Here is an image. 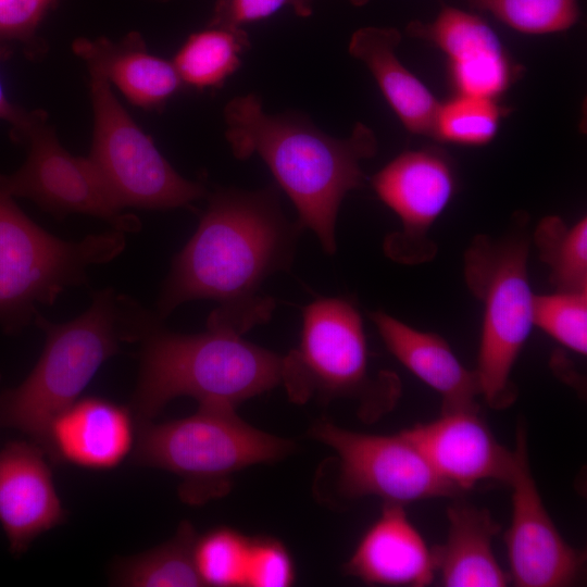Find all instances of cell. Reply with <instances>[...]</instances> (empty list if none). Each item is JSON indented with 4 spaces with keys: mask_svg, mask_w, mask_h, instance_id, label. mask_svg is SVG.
<instances>
[{
    "mask_svg": "<svg viewBox=\"0 0 587 587\" xmlns=\"http://www.w3.org/2000/svg\"><path fill=\"white\" fill-rule=\"evenodd\" d=\"M370 317L392 355L441 396V412L479 409L476 372L458 360L444 338L415 329L382 311L370 313Z\"/></svg>",
    "mask_w": 587,
    "mask_h": 587,
    "instance_id": "cell-18",
    "label": "cell"
},
{
    "mask_svg": "<svg viewBox=\"0 0 587 587\" xmlns=\"http://www.w3.org/2000/svg\"><path fill=\"white\" fill-rule=\"evenodd\" d=\"M449 73L459 95L496 100L513 82L516 71L503 50L469 62L449 64Z\"/></svg>",
    "mask_w": 587,
    "mask_h": 587,
    "instance_id": "cell-30",
    "label": "cell"
},
{
    "mask_svg": "<svg viewBox=\"0 0 587 587\" xmlns=\"http://www.w3.org/2000/svg\"><path fill=\"white\" fill-rule=\"evenodd\" d=\"M58 0H0V50L20 43L30 52L36 32Z\"/></svg>",
    "mask_w": 587,
    "mask_h": 587,
    "instance_id": "cell-32",
    "label": "cell"
},
{
    "mask_svg": "<svg viewBox=\"0 0 587 587\" xmlns=\"http://www.w3.org/2000/svg\"><path fill=\"white\" fill-rule=\"evenodd\" d=\"M250 538L226 526L197 536L193 560L203 586H246Z\"/></svg>",
    "mask_w": 587,
    "mask_h": 587,
    "instance_id": "cell-26",
    "label": "cell"
},
{
    "mask_svg": "<svg viewBox=\"0 0 587 587\" xmlns=\"http://www.w3.org/2000/svg\"><path fill=\"white\" fill-rule=\"evenodd\" d=\"M354 5L365 4L369 0H350Z\"/></svg>",
    "mask_w": 587,
    "mask_h": 587,
    "instance_id": "cell-35",
    "label": "cell"
},
{
    "mask_svg": "<svg viewBox=\"0 0 587 587\" xmlns=\"http://www.w3.org/2000/svg\"><path fill=\"white\" fill-rule=\"evenodd\" d=\"M503 114L494 99L459 95L440 104L434 137L458 145H485L496 136Z\"/></svg>",
    "mask_w": 587,
    "mask_h": 587,
    "instance_id": "cell-28",
    "label": "cell"
},
{
    "mask_svg": "<svg viewBox=\"0 0 587 587\" xmlns=\"http://www.w3.org/2000/svg\"><path fill=\"white\" fill-rule=\"evenodd\" d=\"M525 233L522 222L499 239L477 235L464 255L466 284L484 305L475 372L480 396L495 410L516 398L510 375L534 326Z\"/></svg>",
    "mask_w": 587,
    "mask_h": 587,
    "instance_id": "cell-8",
    "label": "cell"
},
{
    "mask_svg": "<svg viewBox=\"0 0 587 587\" xmlns=\"http://www.w3.org/2000/svg\"><path fill=\"white\" fill-rule=\"evenodd\" d=\"M534 240L550 280L559 291H587V220L569 227L559 216H546Z\"/></svg>",
    "mask_w": 587,
    "mask_h": 587,
    "instance_id": "cell-25",
    "label": "cell"
},
{
    "mask_svg": "<svg viewBox=\"0 0 587 587\" xmlns=\"http://www.w3.org/2000/svg\"><path fill=\"white\" fill-rule=\"evenodd\" d=\"M407 32L439 48L449 64L503 51L497 34L483 17L454 7L444 5L432 22H411Z\"/></svg>",
    "mask_w": 587,
    "mask_h": 587,
    "instance_id": "cell-24",
    "label": "cell"
},
{
    "mask_svg": "<svg viewBox=\"0 0 587 587\" xmlns=\"http://www.w3.org/2000/svg\"><path fill=\"white\" fill-rule=\"evenodd\" d=\"M347 574L366 584L428 586L435 577L433 549L408 519L403 505L387 503L345 564Z\"/></svg>",
    "mask_w": 587,
    "mask_h": 587,
    "instance_id": "cell-17",
    "label": "cell"
},
{
    "mask_svg": "<svg viewBox=\"0 0 587 587\" xmlns=\"http://www.w3.org/2000/svg\"><path fill=\"white\" fill-rule=\"evenodd\" d=\"M401 433L462 494L484 480L508 484L514 471L515 451L497 441L478 410L441 412L438 419Z\"/></svg>",
    "mask_w": 587,
    "mask_h": 587,
    "instance_id": "cell-14",
    "label": "cell"
},
{
    "mask_svg": "<svg viewBox=\"0 0 587 587\" xmlns=\"http://www.w3.org/2000/svg\"><path fill=\"white\" fill-rule=\"evenodd\" d=\"M47 458L32 440H12L0 450V524L14 555L66 520Z\"/></svg>",
    "mask_w": 587,
    "mask_h": 587,
    "instance_id": "cell-15",
    "label": "cell"
},
{
    "mask_svg": "<svg viewBox=\"0 0 587 587\" xmlns=\"http://www.w3.org/2000/svg\"><path fill=\"white\" fill-rule=\"evenodd\" d=\"M367 364L359 310L347 299L320 297L302 310L299 344L283 357L282 384L296 403L357 399L362 417L374 421L395 405L400 382L390 372L371 378Z\"/></svg>",
    "mask_w": 587,
    "mask_h": 587,
    "instance_id": "cell-6",
    "label": "cell"
},
{
    "mask_svg": "<svg viewBox=\"0 0 587 587\" xmlns=\"http://www.w3.org/2000/svg\"><path fill=\"white\" fill-rule=\"evenodd\" d=\"M28 154L11 174H0V191L29 199L58 218L72 213L102 218L123 233L140 229V221L124 214L99 172L84 157H75L59 142L42 113L24 135Z\"/></svg>",
    "mask_w": 587,
    "mask_h": 587,
    "instance_id": "cell-11",
    "label": "cell"
},
{
    "mask_svg": "<svg viewBox=\"0 0 587 587\" xmlns=\"http://www.w3.org/2000/svg\"><path fill=\"white\" fill-rule=\"evenodd\" d=\"M197 533L183 521L174 536L139 554L118 559L111 569V583L122 587L203 586L193 560Z\"/></svg>",
    "mask_w": 587,
    "mask_h": 587,
    "instance_id": "cell-22",
    "label": "cell"
},
{
    "mask_svg": "<svg viewBox=\"0 0 587 587\" xmlns=\"http://www.w3.org/2000/svg\"><path fill=\"white\" fill-rule=\"evenodd\" d=\"M136 425L128 407L100 397L77 399L52 420L47 455L54 464L113 469L132 452Z\"/></svg>",
    "mask_w": 587,
    "mask_h": 587,
    "instance_id": "cell-16",
    "label": "cell"
},
{
    "mask_svg": "<svg viewBox=\"0 0 587 587\" xmlns=\"http://www.w3.org/2000/svg\"><path fill=\"white\" fill-rule=\"evenodd\" d=\"M525 34H550L571 28L580 14L577 0H464Z\"/></svg>",
    "mask_w": 587,
    "mask_h": 587,
    "instance_id": "cell-27",
    "label": "cell"
},
{
    "mask_svg": "<svg viewBox=\"0 0 587 587\" xmlns=\"http://www.w3.org/2000/svg\"><path fill=\"white\" fill-rule=\"evenodd\" d=\"M302 229L283 213L274 186L214 191L195 234L172 260L157 314L164 320L184 302L212 299L266 323L275 300L259 289L291 267Z\"/></svg>",
    "mask_w": 587,
    "mask_h": 587,
    "instance_id": "cell-1",
    "label": "cell"
},
{
    "mask_svg": "<svg viewBox=\"0 0 587 587\" xmlns=\"http://www.w3.org/2000/svg\"><path fill=\"white\" fill-rule=\"evenodd\" d=\"M372 186L402 225L386 237V255L404 264L434 258L436 246L427 234L455 189L449 160L435 149L405 151L373 176Z\"/></svg>",
    "mask_w": 587,
    "mask_h": 587,
    "instance_id": "cell-12",
    "label": "cell"
},
{
    "mask_svg": "<svg viewBox=\"0 0 587 587\" xmlns=\"http://www.w3.org/2000/svg\"><path fill=\"white\" fill-rule=\"evenodd\" d=\"M296 577L292 558L276 538H250L246 586L288 587Z\"/></svg>",
    "mask_w": 587,
    "mask_h": 587,
    "instance_id": "cell-31",
    "label": "cell"
},
{
    "mask_svg": "<svg viewBox=\"0 0 587 587\" xmlns=\"http://www.w3.org/2000/svg\"><path fill=\"white\" fill-rule=\"evenodd\" d=\"M140 342L129 407L137 424L152 421L180 396L199 405L236 409L282 384V355L224 328L207 325L202 333L185 335L161 322Z\"/></svg>",
    "mask_w": 587,
    "mask_h": 587,
    "instance_id": "cell-4",
    "label": "cell"
},
{
    "mask_svg": "<svg viewBox=\"0 0 587 587\" xmlns=\"http://www.w3.org/2000/svg\"><path fill=\"white\" fill-rule=\"evenodd\" d=\"M512 488V519L504 540L510 579L519 587H564L577 583L586 555L570 546L547 512L532 475L526 432L519 425Z\"/></svg>",
    "mask_w": 587,
    "mask_h": 587,
    "instance_id": "cell-13",
    "label": "cell"
},
{
    "mask_svg": "<svg viewBox=\"0 0 587 587\" xmlns=\"http://www.w3.org/2000/svg\"><path fill=\"white\" fill-rule=\"evenodd\" d=\"M89 73L93 132L88 158L120 207L168 210L208 195L203 185L174 170L116 99L110 82Z\"/></svg>",
    "mask_w": 587,
    "mask_h": 587,
    "instance_id": "cell-9",
    "label": "cell"
},
{
    "mask_svg": "<svg viewBox=\"0 0 587 587\" xmlns=\"http://www.w3.org/2000/svg\"><path fill=\"white\" fill-rule=\"evenodd\" d=\"M73 51L89 70L102 74L130 103L142 109H161L184 84L174 63L149 53L136 33L117 43L104 38H78Z\"/></svg>",
    "mask_w": 587,
    "mask_h": 587,
    "instance_id": "cell-19",
    "label": "cell"
},
{
    "mask_svg": "<svg viewBox=\"0 0 587 587\" xmlns=\"http://www.w3.org/2000/svg\"><path fill=\"white\" fill-rule=\"evenodd\" d=\"M225 137L233 154H258L323 250H337L336 222L346 195L363 185L360 163L377 152L374 132L358 123L347 138L332 137L295 114H268L261 99L248 93L224 109Z\"/></svg>",
    "mask_w": 587,
    "mask_h": 587,
    "instance_id": "cell-2",
    "label": "cell"
},
{
    "mask_svg": "<svg viewBox=\"0 0 587 587\" xmlns=\"http://www.w3.org/2000/svg\"><path fill=\"white\" fill-rule=\"evenodd\" d=\"M444 545L433 548L436 572L448 587H503L511 582L492 550L500 530L488 510L455 501L447 509Z\"/></svg>",
    "mask_w": 587,
    "mask_h": 587,
    "instance_id": "cell-21",
    "label": "cell"
},
{
    "mask_svg": "<svg viewBox=\"0 0 587 587\" xmlns=\"http://www.w3.org/2000/svg\"><path fill=\"white\" fill-rule=\"evenodd\" d=\"M310 435L337 453V487L348 499L375 496L387 503L404 505L462 494L433 470L401 432L364 434L320 421L311 427Z\"/></svg>",
    "mask_w": 587,
    "mask_h": 587,
    "instance_id": "cell-10",
    "label": "cell"
},
{
    "mask_svg": "<svg viewBox=\"0 0 587 587\" xmlns=\"http://www.w3.org/2000/svg\"><path fill=\"white\" fill-rule=\"evenodd\" d=\"M292 449L291 441L247 424L235 409L199 405L187 417L137 424L130 460L174 473L180 500L202 505L227 495L235 473L284 459Z\"/></svg>",
    "mask_w": 587,
    "mask_h": 587,
    "instance_id": "cell-5",
    "label": "cell"
},
{
    "mask_svg": "<svg viewBox=\"0 0 587 587\" xmlns=\"http://www.w3.org/2000/svg\"><path fill=\"white\" fill-rule=\"evenodd\" d=\"M163 321L113 288L93 291L90 307L65 323H52L37 311L34 324L46 335L45 347L28 376L0 392V429L22 433L47 453L52 420L79 399L122 344L140 342Z\"/></svg>",
    "mask_w": 587,
    "mask_h": 587,
    "instance_id": "cell-3",
    "label": "cell"
},
{
    "mask_svg": "<svg viewBox=\"0 0 587 587\" xmlns=\"http://www.w3.org/2000/svg\"><path fill=\"white\" fill-rule=\"evenodd\" d=\"M401 35L391 27H364L353 33L349 53L374 76L385 99L412 134L435 135L440 103L432 91L398 59Z\"/></svg>",
    "mask_w": 587,
    "mask_h": 587,
    "instance_id": "cell-20",
    "label": "cell"
},
{
    "mask_svg": "<svg viewBox=\"0 0 587 587\" xmlns=\"http://www.w3.org/2000/svg\"><path fill=\"white\" fill-rule=\"evenodd\" d=\"M125 233L112 228L80 241L62 240L30 220L0 191V327L17 335L34 323L37 304H52L67 287L88 284L87 267L110 262L125 249Z\"/></svg>",
    "mask_w": 587,
    "mask_h": 587,
    "instance_id": "cell-7",
    "label": "cell"
},
{
    "mask_svg": "<svg viewBox=\"0 0 587 587\" xmlns=\"http://www.w3.org/2000/svg\"><path fill=\"white\" fill-rule=\"evenodd\" d=\"M41 113V111H26L13 103L0 80V120L10 125L11 135L14 140L21 141L25 133L34 125Z\"/></svg>",
    "mask_w": 587,
    "mask_h": 587,
    "instance_id": "cell-34",
    "label": "cell"
},
{
    "mask_svg": "<svg viewBox=\"0 0 587 587\" xmlns=\"http://www.w3.org/2000/svg\"><path fill=\"white\" fill-rule=\"evenodd\" d=\"M247 37L239 28L214 26L191 35L173 61L184 84L216 87L240 65Z\"/></svg>",
    "mask_w": 587,
    "mask_h": 587,
    "instance_id": "cell-23",
    "label": "cell"
},
{
    "mask_svg": "<svg viewBox=\"0 0 587 587\" xmlns=\"http://www.w3.org/2000/svg\"><path fill=\"white\" fill-rule=\"evenodd\" d=\"M0 378H1V375H0Z\"/></svg>",
    "mask_w": 587,
    "mask_h": 587,
    "instance_id": "cell-36",
    "label": "cell"
},
{
    "mask_svg": "<svg viewBox=\"0 0 587 587\" xmlns=\"http://www.w3.org/2000/svg\"><path fill=\"white\" fill-rule=\"evenodd\" d=\"M309 14L310 0H223L217 4L212 26L239 28L242 24L265 18L285 5Z\"/></svg>",
    "mask_w": 587,
    "mask_h": 587,
    "instance_id": "cell-33",
    "label": "cell"
},
{
    "mask_svg": "<svg viewBox=\"0 0 587 587\" xmlns=\"http://www.w3.org/2000/svg\"><path fill=\"white\" fill-rule=\"evenodd\" d=\"M533 323L564 347L587 352V291L534 295Z\"/></svg>",
    "mask_w": 587,
    "mask_h": 587,
    "instance_id": "cell-29",
    "label": "cell"
}]
</instances>
